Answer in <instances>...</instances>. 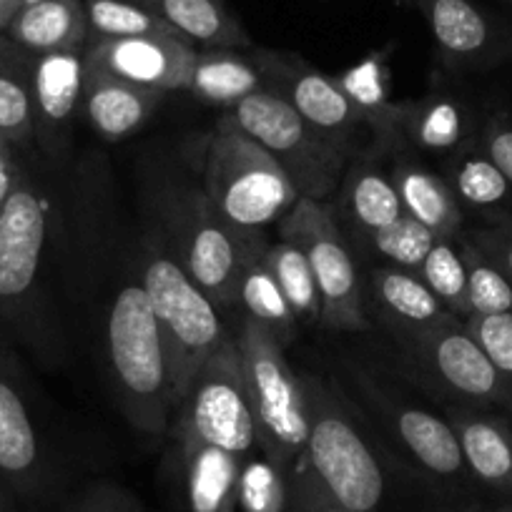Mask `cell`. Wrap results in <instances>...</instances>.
I'll return each mask as SVG.
<instances>
[{
    "mask_svg": "<svg viewBox=\"0 0 512 512\" xmlns=\"http://www.w3.org/2000/svg\"><path fill=\"white\" fill-rule=\"evenodd\" d=\"M106 347L116 390L131 422L149 435L171 430L176 415L169 349L149 297L139 282L113 297Z\"/></svg>",
    "mask_w": 512,
    "mask_h": 512,
    "instance_id": "obj_1",
    "label": "cell"
},
{
    "mask_svg": "<svg viewBox=\"0 0 512 512\" xmlns=\"http://www.w3.org/2000/svg\"><path fill=\"white\" fill-rule=\"evenodd\" d=\"M201 189L231 226L249 234L279 224L302 199L282 164L226 116L206 144Z\"/></svg>",
    "mask_w": 512,
    "mask_h": 512,
    "instance_id": "obj_2",
    "label": "cell"
},
{
    "mask_svg": "<svg viewBox=\"0 0 512 512\" xmlns=\"http://www.w3.org/2000/svg\"><path fill=\"white\" fill-rule=\"evenodd\" d=\"M161 221L181 269L216 307H231L241 272L264 254L267 239L231 226L204 189L194 186H176L161 196Z\"/></svg>",
    "mask_w": 512,
    "mask_h": 512,
    "instance_id": "obj_3",
    "label": "cell"
},
{
    "mask_svg": "<svg viewBox=\"0 0 512 512\" xmlns=\"http://www.w3.org/2000/svg\"><path fill=\"white\" fill-rule=\"evenodd\" d=\"M234 339L254 410L256 447L289 472L307 447L309 425L302 377L289 367L284 344L264 324L244 317Z\"/></svg>",
    "mask_w": 512,
    "mask_h": 512,
    "instance_id": "obj_4",
    "label": "cell"
},
{
    "mask_svg": "<svg viewBox=\"0 0 512 512\" xmlns=\"http://www.w3.org/2000/svg\"><path fill=\"white\" fill-rule=\"evenodd\" d=\"M307 397V462L314 480L332 500L354 512H374L384 497V472L377 455L334 392L312 374H304Z\"/></svg>",
    "mask_w": 512,
    "mask_h": 512,
    "instance_id": "obj_5",
    "label": "cell"
},
{
    "mask_svg": "<svg viewBox=\"0 0 512 512\" xmlns=\"http://www.w3.org/2000/svg\"><path fill=\"white\" fill-rule=\"evenodd\" d=\"M139 284L149 297L169 349L176 410L206 359L229 337L214 299L166 251H151Z\"/></svg>",
    "mask_w": 512,
    "mask_h": 512,
    "instance_id": "obj_6",
    "label": "cell"
},
{
    "mask_svg": "<svg viewBox=\"0 0 512 512\" xmlns=\"http://www.w3.org/2000/svg\"><path fill=\"white\" fill-rule=\"evenodd\" d=\"M224 116L282 164L302 196L324 201L347 174L354 151L319 134L282 96L267 88L226 108Z\"/></svg>",
    "mask_w": 512,
    "mask_h": 512,
    "instance_id": "obj_7",
    "label": "cell"
},
{
    "mask_svg": "<svg viewBox=\"0 0 512 512\" xmlns=\"http://www.w3.org/2000/svg\"><path fill=\"white\" fill-rule=\"evenodd\" d=\"M171 435L176 442L196 440L219 447L239 460L259 450L239 344L231 334L191 382L171 422Z\"/></svg>",
    "mask_w": 512,
    "mask_h": 512,
    "instance_id": "obj_8",
    "label": "cell"
},
{
    "mask_svg": "<svg viewBox=\"0 0 512 512\" xmlns=\"http://www.w3.org/2000/svg\"><path fill=\"white\" fill-rule=\"evenodd\" d=\"M277 226L279 236L297 244L309 259L322 294L319 324L342 332L367 329L362 279L347 249V241L339 231L332 206L327 201L302 196Z\"/></svg>",
    "mask_w": 512,
    "mask_h": 512,
    "instance_id": "obj_9",
    "label": "cell"
},
{
    "mask_svg": "<svg viewBox=\"0 0 512 512\" xmlns=\"http://www.w3.org/2000/svg\"><path fill=\"white\" fill-rule=\"evenodd\" d=\"M410 354L447 395L472 407H497L512 417V382L490 362L465 327V319L447 317L432 327L402 334Z\"/></svg>",
    "mask_w": 512,
    "mask_h": 512,
    "instance_id": "obj_10",
    "label": "cell"
},
{
    "mask_svg": "<svg viewBox=\"0 0 512 512\" xmlns=\"http://www.w3.org/2000/svg\"><path fill=\"white\" fill-rule=\"evenodd\" d=\"M51 226L41 184L21 169L0 211V317L18 322L36 292Z\"/></svg>",
    "mask_w": 512,
    "mask_h": 512,
    "instance_id": "obj_11",
    "label": "cell"
},
{
    "mask_svg": "<svg viewBox=\"0 0 512 512\" xmlns=\"http://www.w3.org/2000/svg\"><path fill=\"white\" fill-rule=\"evenodd\" d=\"M256 63L264 73V88L277 96H282L309 126H314L319 134L337 144L354 151L357 131L364 126L362 116L344 96L337 78L317 71L292 53L277 51H254Z\"/></svg>",
    "mask_w": 512,
    "mask_h": 512,
    "instance_id": "obj_12",
    "label": "cell"
},
{
    "mask_svg": "<svg viewBox=\"0 0 512 512\" xmlns=\"http://www.w3.org/2000/svg\"><path fill=\"white\" fill-rule=\"evenodd\" d=\"M196 51L179 36L103 38L86 43V68L151 91H186Z\"/></svg>",
    "mask_w": 512,
    "mask_h": 512,
    "instance_id": "obj_13",
    "label": "cell"
},
{
    "mask_svg": "<svg viewBox=\"0 0 512 512\" xmlns=\"http://www.w3.org/2000/svg\"><path fill=\"white\" fill-rule=\"evenodd\" d=\"M86 81V48L33 56V139L56 156L68 136V128L83 111Z\"/></svg>",
    "mask_w": 512,
    "mask_h": 512,
    "instance_id": "obj_14",
    "label": "cell"
},
{
    "mask_svg": "<svg viewBox=\"0 0 512 512\" xmlns=\"http://www.w3.org/2000/svg\"><path fill=\"white\" fill-rule=\"evenodd\" d=\"M450 425L460 442L465 467L475 480L512 495V420L485 407L460 405L450 410Z\"/></svg>",
    "mask_w": 512,
    "mask_h": 512,
    "instance_id": "obj_15",
    "label": "cell"
},
{
    "mask_svg": "<svg viewBox=\"0 0 512 512\" xmlns=\"http://www.w3.org/2000/svg\"><path fill=\"white\" fill-rule=\"evenodd\" d=\"M0 349V477L31 490L43 472V447L18 379Z\"/></svg>",
    "mask_w": 512,
    "mask_h": 512,
    "instance_id": "obj_16",
    "label": "cell"
},
{
    "mask_svg": "<svg viewBox=\"0 0 512 512\" xmlns=\"http://www.w3.org/2000/svg\"><path fill=\"white\" fill-rule=\"evenodd\" d=\"M166 93L134 86L121 78L86 68L83 111L88 126L106 141H121L136 134L159 108Z\"/></svg>",
    "mask_w": 512,
    "mask_h": 512,
    "instance_id": "obj_17",
    "label": "cell"
},
{
    "mask_svg": "<svg viewBox=\"0 0 512 512\" xmlns=\"http://www.w3.org/2000/svg\"><path fill=\"white\" fill-rule=\"evenodd\" d=\"M442 58L452 66H482L500 48L495 26L472 0H415Z\"/></svg>",
    "mask_w": 512,
    "mask_h": 512,
    "instance_id": "obj_18",
    "label": "cell"
},
{
    "mask_svg": "<svg viewBox=\"0 0 512 512\" xmlns=\"http://www.w3.org/2000/svg\"><path fill=\"white\" fill-rule=\"evenodd\" d=\"M384 415L400 445L422 470L445 480L465 475V457L450 420H442L422 407L400 405L392 400L384 402Z\"/></svg>",
    "mask_w": 512,
    "mask_h": 512,
    "instance_id": "obj_19",
    "label": "cell"
},
{
    "mask_svg": "<svg viewBox=\"0 0 512 512\" xmlns=\"http://www.w3.org/2000/svg\"><path fill=\"white\" fill-rule=\"evenodd\" d=\"M176 445L181 450L186 512L239 510V457L196 440H181Z\"/></svg>",
    "mask_w": 512,
    "mask_h": 512,
    "instance_id": "obj_20",
    "label": "cell"
},
{
    "mask_svg": "<svg viewBox=\"0 0 512 512\" xmlns=\"http://www.w3.org/2000/svg\"><path fill=\"white\" fill-rule=\"evenodd\" d=\"M6 36L33 56L56 51H83L88 21L83 0H38L21 8Z\"/></svg>",
    "mask_w": 512,
    "mask_h": 512,
    "instance_id": "obj_21",
    "label": "cell"
},
{
    "mask_svg": "<svg viewBox=\"0 0 512 512\" xmlns=\"http://www.w3.org/2000/svg\"><path fill=\"white\" fill-rule=\"evenodd\" d=\"M392 181L400 194L402 211L427 226L437 239H457L462 234L465 209L445 176H437L412 159H400L392 169Z\"/></svg>",
    "mask_w": 512,
    "mask_h": 512,
    "instance_id": "obj_22",
    "label": "cell"
},
{
    "mask_svg": "<svg viewBox=\"0 0 512 512\" xmlns=\"http://www.w3.org/2000/svg\"><path fill=\"white\" fill-rule=\"evenodd\" d=\"M367 297L387 322L400 329V334L417 332L447 317H455L442 307L420 274L390 264L369 272Z\"/></svg>",
    "mask_w": 512,
    "mask_h": 512,
    "instance_id": "obj_23",
    "label": "cell"
},
{
    "mask_svg": "<svg viewBox=\"0 0 512 512\" xmlns=\"http://www.w3.org/2000/svg\"><path fill=\"white\" fill-rule=\"evenodd\" d=\"M264 88V73L254 51L241 48H199L186 91L211 106L231 108Z\"/></svg>",
    "mask_w": 512,
    "mask_h": 512,
    "instance_id": "obj_24",
    "label": "cell"
},
{
    "mask_svg": "<svg viewBox=\"0 0 512 512\" xmlns=\"http://www.w3.org/2000/svg\"><path fill=\"white\" fill-rule=\"evenodd\" d=\"M196 48H246L249 36L226 0H134Z\"/></svg>",
    "mask_w": 512,
    "mask_h": 512,
    "instance_id": "obj_25",
    "label": "cell"
},
{
    "mask_svg": "<svg viewBox=\"0 0 512 512\" xmlns=\"http://www.w3.org/2000/svg\"><path fill=\"white\" fill-rule=\"evenodd\" d=\"M405 141L430 154L455 156L477 139L472 136V116L465 103L445 93H432L422 101L405 103L402 144Z\"/></svg>",
    "mask_w": 512,
    "mask_h": 512,
    "instance_id": "obj_26",
    "label": "cell"
},
{
    "mask_svg": "<svg viewBox=\"0 0 512 512\" xmlns=\"http://www.w3.org/2000/svg\"><path fill=\"white\" fill-rule=\"evenodd\" d=\"M337 83L359 111L364 126L372 128L379 149H397L402 144L405 103L390 101V86H387V71L382 66V58L369 56L367 61L357 63L342 76H337Z\"/></svg>",
    "mask_w": 512,
    "mask_h": 512,
    "instance_id": "obj_27",
    "label": "cell"
},
{
    "mask_svg": "<svg viewBox=\"0 0 512 512\" xmlns=\"http://www.w3.org/2000/svg\"><path fill=\"white\" fill-rule=\"evenodd\" d=\"M342 204L362 239L390 226L405 214L392 174H384L369 159L347 169L342 181Z\"/></svg>",
    "mask_w": 512,
    "mask_h": 512,
    "instance_id": "obj_28",
    "label": "cell"
},
{
    "mask_svg": "<svg viewBox=\"0 0 512 512\" xmlns=\"http://www.w3.org/2000/svg\"><path fill=\"white\" fill-rule=\"evenodd\" d=\"M33 53L0 33V139L13 149L33 141Z\"/></svg>",
    "mask_w": 512,
    "mask_h": 512,
    "instance_id": "obj_29",
    "label": "cell"
},
{
    "mask_svg": "<svg viewBox=\"0 0 512 512\" xmlns=\"http://www.w3.org/2000/svg\"><path fill=\"white\" fill-rule=\"evenodd\" d=\"M447 184L452 186L462 209L487 211V214L497 211V216H507L505 211L512 206L510 181L482 151L480 141L452 156Z\"/></svg>",
    "mask_w": 512,
    "mask_h": 512,
    "instance_id": "obj_30",
    "label": "cell"
},
{
    "mask_svg": "<svg viewBox=\"0 0 512 512\" xmlns=\"http://www.w3.org/2000/svg\"><path fill=\"white\" fill-rule=\"evenodd\" d=\"M234 304H239L246 317L264 324L269 332L277 334V339L282 344H287L292 339L299 319L294 314L289 299L284 297L282 287L274 279V274L262 262V256L254 259L251 264H246V269L241 272L239 284H236Z\"/></svg>",
    "mask_w": 512,
    "mask_h": 512,
    "instance_id": "obj_31",
    "label": "cell"
},
{
    "mask_svg": "<svg viewBox=\"0 0 512 512\" xmlns=\"http://www.w3.org/2000/svg\"><path fill=\"white\" fill-rule=\"evenodd\" d=\"M262 262L279 282L299 322H322V294L304 251L292 241L279 239L277 244H267Z\"/></svg>",
    "mask_w": 512,
    "mask_h": 512,
    "instance_id": "obj_32",
    "label": "cell"
},
{
    "mask_svg": "<svg viewBox=\"0 0 512 512\" xmlns=\"http://www.w3.org/2000/svg\"><path fill=\"white\" fill-rule=\"evenodd\" d=\"M83 6H86L88 41L136 36H176L161 18L141 8L134 0H83Z\"/></svg>",
    "mask_w": 512,
    "mask_h": 512,
    "instance_id": "obj_33",
    "label": "cell"
},
{
    "mask_svg": "<svg viewBox=\"0 0 512 512\" xmlns=\"http://www.w3.org/2000/svg\"><path fill=\"white\" fill-rule=\"evenodd\" d=\"M417 274L430 287V292L440 299L447 312L460 319L470 317V307H467V267L460 249V236L457 239H437Z\"/></svg>",
    "mask_w": 512,
    "mask_h": 512,
    "instance_id": "obj_34",
    "label": "cell"
},
{
    "mask_svg": "<svg viewBox=\"0 0 512 512\" xmlns=\"http://www.w3.org/2000/svg\"><path fill=\"white\" fill-rule=\"evenodd\" d=\"M374 254H379L390 267L407 269V272H420L422 262L427 259L430 249L435 246L437 236L427 226L415 221L412 216L402 214L390 226L374 231L364 239Z\"/></svg>",
    "mask_w": 512,
    "mask_h": 512,
    "instance_id": "obj_35",
    "label": "cell"
},
{
    "mask_svg": "<svg viewBox=\"0 0 512 512\" xmlns=\"http://www.w3.org/2000/svg\"><path fill=\"white\" fill-rule=\"evenodd\" d=\"M289 482L287 470L264 455L241 460L239 510L241 512H287Z\"/></svg>",
    "mask_w": 512,
    "mask_h": 512,
    "instance_id": "obj_36",
    "label": "cell"
},
{
    "mask_svg": "<svg viewBox=\"0 0 512 512\" xmlns=\"http://www.w3.org/2000/svg\"><path fill=\"white\" fill-rule=\"evenodd\" d=\"M460 249L467 267V307L472 314L512 312V282L460 234Z\"/></svg>",
    "mask_w": 512,
    "mask_h": 512,
    "instance_id": "obj_37",
    "label": "cell"
},
{
    "mask_svg": "<svg viewBox=\"0 0 512 512\" xmlns=\"http://www.w3.org/2000/svg\"><path fill=\"white\" fill-rule=\"evenodd\" d=\"M465 327L495 364L497 372L512 382V312L472 314L465 319Z\"/></svg>",
    "mask_w": 512,
    "mask_h": 512,
    "instance_id": "obj_38",
    "label": "cell"
},
{
    "mask_svg": "<svg viewBox=\"0 0 512 512\" xmlns=\"http://www.w3.org/2000/svg\"><path fill=\"white\" fill-rule=\"evenodd\" d=\"M287 482H289V505L287 512H354L347 510L344 505H339L337 500L327 495L322 490L314 475L309 472L307 462L299 457L294 462L292 470L287 472Z\"/></svg>",
    "mask_w": 512,
    "mask_h": 512,
    "instance_id": "obj_39",
    "label": "cell"
},
{
    "mask_svg": "<svg viewBox=\"0 0 512 512\" xmlns=\"http://www.w3.org/2000/svg\"><path fill=\"white\" fill-rule=\"evenodd\" d=\"M467 241L480 251L485 259H490L502 274L512 282V219L500 216L492 224L482 226L467 234Z\"/></svg>",
    "mask_w": 512,
    "mask_h": 512,
    "instance_id": "obj_40",
    "label": "cell"
},
{
    "mask_svg": "<svg viewBox=\"0 0 512 512\" xmlns=\"http://www.w3.org/2000/svg\"><path fill=\"white\" fill-rule=\"evenodd\" d=\"M482 151L495 161L497 169L505 174V179L512 186V121L505 116H492L490 121L482 126L480 136Z\"/></svg>",
    "mask_w": 512,
    "mask_h": 512,
    "instance_id": "obj_41",
    "label": "cell"
},
{
    "mask_svg": "<svg viewBox=\"0 0 512 512\" xmlns=\"http://www.w3.org/2000/svg\"><path fill=\"white\" fill-rule=\"evenodd\" d=\"M23 166L18 164L16 149L8 141L0 139V211L6 206L8 196H11L13 186H16L18 176H21Z\"/></svg>",
    "mask_w": 512,
    "mask_h": 512,
    "instance_id": "obj_42",
    "label": "cell"
},
{
    "mask_svg": "<svg viewBox=\"0 0 512 512\" xmlns=\"http://www.w3.org/2000/svg\"><path fill=\"white\" fill-rule=\"evenodd\" d=\"M21 8L23 0H0V33L8 31V26H11Z\"/></svg>",
    "mask_w": 512,
    "mask_h": 512,
    "instance_id": "obj_43",
    "label": "cell"
},
{
    "mask_svg": "<svg viewBox=\"0 0 512 512\" xmlns=\"http://www.w3.org/2000/svg\"><path fill=\"white\" fill-rule=\"evenodd\" d=\"M497 512H512V502H510V505H505V507H500V510H497Z\"/></svg>",
    "mask_w": 512,
    "mask_h": 512,
    "instance_id": "obj_44",
    "label": "cell"
},
{
    "mask_svg": "<svg viewBox=\"0 0 512 512\" xmlns=\"http://www.w3.org/2000/svg\"><path fill=\"white\" fill-rule=\"evenodd\" d=\"M31 3H38V0H23V8H26V6H31Z\"/></svg>",
    "mask_w": 512,
    "mask_h": 512,
    "instance_id": "obj_45",
    "label": "cell"
},
{
    "mask_svg": "<svg viewBox=\"0 0 512 512\" xmlns=\"http://www.w3.org/2000/svg\"><path fill=\"white\" fill-rule=\"evenodd\" d=\"M6 510V505H3V495H0V512Z\"/></svg>",
    "mask_w": 512,
    "mask_h": 512,
    "instance_id": "obj_46",
    "label": "cell"
}]
</instances>
